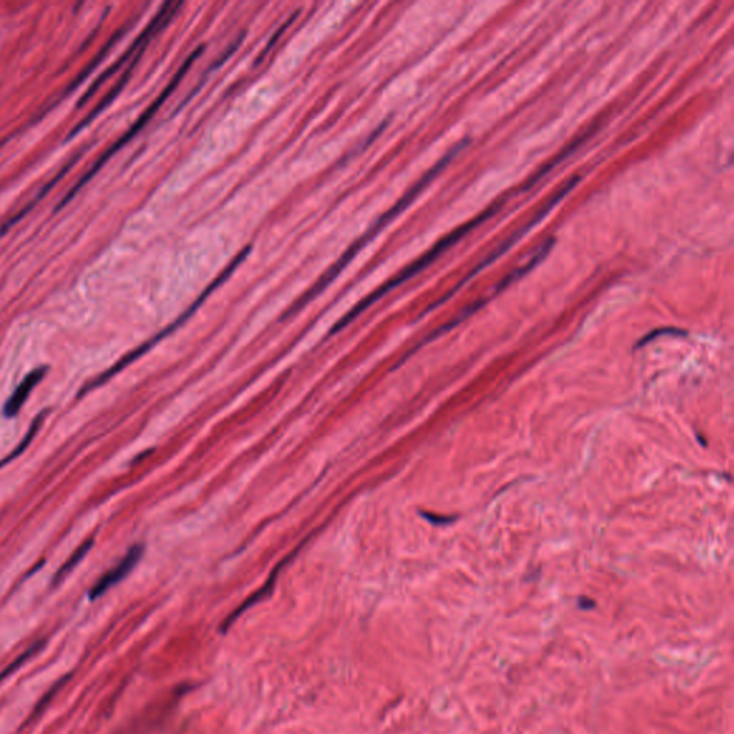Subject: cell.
Wrapping results in <instances>:
<instances>
[{
    "label": "cell",
    "mask_w": 734,
    "mask_h": 734,
    "mask_svg": "<svg viewBox=\"0 0 734 734\" xmlns=\"http://www.w3.org/2000/svg\"><path fill=\"white\" fill-rule=\"evenodd\" d=\"M468 143H469V139H468V138L463 139L462 142H459V143L455 146V148H452V150H451V151H449V153H448L442 160H440L436 165H433V168L429 170V171H427V172H426V174H425V175H423V177H422V178H420V179H419V181H418V182H416V184H415V185H413V187H412V188H410V189L403 195V197H402V199H401V200H399L393 207H391V208H390L384 215H381V217H380V218H379V220H377V221H376V223L369 228V231H367L363 237H360L355 244H352V246L346 250V253H345L343 256H341V257H340V259H338V260H337V261H336V263H334V264H333V266H331V267H330V268H328V270H327V271H326V273H324V274H323V276L316 281V283H314V285L310 287V288L304 292V295H303V296H302V297H300L295 304H292V306H291V307L284 313V316H283L281 319L285 320V319L291 317L292 314L299 313V312H300L306 304H309L313 299H316V296H319L320 292H321V291H323V290H324V288H326L331 281H334V278H336L341 271L345 270V267L350 263V260L355 259V256L359 253V250H360L362 247H365L366 244H367V242H369V241H370V239H372V238H373V237H374V235H376V234H377V232H379V231H380L386 224H389L391 220L396 218V215H399L403 210H406V208L410 206V203L418 197V195H419V194H420V192H422V191H423V189H425V188H426V187H427V185H429V184H430V182H432V181H433V179L440 174V172L444 171L445 167H448V165L451 164V161H452V160H454V158H455V157H456V155H458V154L465 148V146H466Z\"/></svg>",
    "instance_id": "6da1fadb"
},
{
    "label": "cell",
    "mask_w": 734,
    "mask_h": 734,
    "mask_svg": "<svg viewBox=\"0 0 734 734\" xmlns=\"http://www.w3.org/2000/svg\"><path fill=\"white\" fill-rule=\"evenodd\" d=\"M502 207V201H498L495 203L494 206H491V208H487L485 213H482L480 215H478L476 218H473L472 221H469L468 224L456 228L454 232H451L448 237H445L444 239H440L436 246L429 250L425 256H422L419 260H416L415 263H412L409 267H406L403 271H401L395 278H391L390 281H387L386 284H383L381 287H379L376 291H373L370 296H367L366 299H363L357 306H355L343 319H341L331 330V334L340 331L341 328H345L348 324H350L357 316H360L365 310H367L373 303H376L379 299H381L384 295H387L389 291H391L393 288H396L398 285L403 284L405 281H408L409 278H412L413 276H416L418 273L423 271L426 267H429L436 259H439L440 256H442L448 249H451L454 244H456L461 238H463L468 232H470L473 228H476L479 224H482L483 221H486L487 218H491L492 215H495L499 208Z\"/></svg>",
    "instance_id": "7a4b0ae2"
},
{
    "label": "cell",
    "mask_w": 734,
    "mask_h": 734,
    "mask_svg": "<svg viewBox=\"0 0 734 734\" xmlns=\"http://www.w3.org/2000/svg\"><path fill=\"white\" fill-rule=\"evenodd\" d=\"M579 179H581V177H574V178H571V179H569V181H568V182H567V184H565V185H564V187H562V188H561V189L554 195V197H552V199H551V200H550V201H548V203H547V204H545L540 211H538V213L535 214V217H533L528 224H525L522 228L516 230V231H515L509 238H507V239L501 244V246H499L495 251H492L491 254H489V256L486 257V260H485L483 263H480V264H479V266H478L472 273H469V274H468V276H466L461 283H458V284H456V285H455V287L448 292L446 296H444V297L440 299L439 302H436L432 307H429V309L426 310V313L430 312V310H433L434 307L440 306L442 303H445L449 297H452V296L455 295V292H456V291H458L463 284H466L470 278H473V277H475L480 270H485L487 266H491L494 261H497L502 254H505V253H507V251L514 246L515 242H518V239H521L526 232H529L531 228H532L533 225H536L538 223H540V221H541V220H543V218H544V217H545V215H547V214H548V213H550V211H551V210H552V208H554V207H555V206H557L562 199H565V195H567V194H568V192H569V191H571V189H572V188L579 182Z\"/></svg>",
    "instance_id": "3957f363"
},
{
    "label": "cell",
    "mask_w": 734,
    "mask_h": 734,
    "mask_svg": "<svg viewBox=\"0 0 734 734\" xmlns=\"http://www.w3.org/2000/svg\"><path fill=\"white\" fill-rule=\"evenodd\" d=\"M142 554H143V545L136 544V545L131 547L129 551L126 552V555L121 560V562L117 567L109 569L107 574H104L100 579L96 581V584L89 591V600L90 601L97 600L100 597H102L109 588H112L114 585L121 582L135 568V565L139 562Z\"/></svg>",
    "instance_id": "277c9868"
},
{
    "label": "cell",
    "mask_w": 734,
    "mask_h": 734,
    "mask_svg": "<svg viewBox=\"0 0 734 734\" xmlns=\"http://www.w3.org/2000/svg\"><path fill=\"white\" fill-rule=\"evenodd\" d=\"M46 372H47V367L35 369L20 381V384L15 389L12 396L5 403V408H4L5 418L12 419L20 412V409L23 408L25 402L28 401V398L30 395V391L43 380V377L46 376Z\"/></svg>",
    "instance_id": "5b68a950"
},
{
    "label": "cell",
    "mask_w": 734,
    "mask_h": 734,
    "mask_svg": "<svg viewBox=\"0 0 734 734\" xmlns=\"http://www.w3.org/2000/svg\"><path fill=\"white\" fill-rule=\"evenodd\" d=\"M93 543H95L93 538H89L88 541H85V543H83V544H82V545H81V547H79V548H78V550H76V551L69 557V560H68V561H66V562L59 568V571L54 575L52 585H58V584H61V582L68 576V574L72 572L73 568H76V565H78V564L85 558V555L92 550Z\"/></svg>",
    "instance_id": "8992f818"
},
{
    "label": "cell",
    "mask_w": 734,
    "mask_h": 734,
    "mask_svg": "<svg viewBox=\"0 0 734 734\" xmlns=\"http://www.w3.org/2000/svg\"><path fill=\"white\" fill-rule=\"evenodd\" d=\"M45 647V640H37L35 641L32 646H29L23 653H20L8 667H5L2 670V673H0V682L5 681L8 677H11L12 674H15L19 668L23 667V664H26L33 656H36L37 653H40Z\"/></svg>",
    "instance_id": "52a82bcc"
},
{
    "label": "cell",
    "mask_w": 734,
    "mask_h": 734,
    "mask_svg": "<svg viewBox=\"0 0 734 734\" xmlns=\"http://www.w3.org/2000/svg\"><path fill=\"white\" fill-rule=\"evenodd\" d=\"M45 416H46V410H43L42 413H39V416L35 418V420L32 422V425H30L28 433L25 434V437H23V440L20 442V445H19V446H18V448H16V449L9 455V456H6L4 461H0V468L6 466L11 461H15L16 458H19V456H20V455H22V454L29 448L30 442L33 440V437L36 436V433L39 432V429H40V426H42V423H43V420H45Z\"/></svg>",
    "instance_id": "ba28073f"
},
{
    "label": "cell",
    "mask_w": 734,
    "mask_h": 734,
    "mask_svg": "<svg viewBox=\"0 0 734 734\" xmlns=\"http://www.w3.org/2000/svg\"><path fill=\"white\" fill-rule=\"evenodd\" d=\"M71 678H72V674H65V675H64V677H62L57 684H54L52 689L49 690V692H47V693L40 699V702L37 703V706L33 709L32 716L28 718V724H30L35 718H37V717L43 713V710L46 709V706L55 699V696H57V694H58V693L65 687V684H66Z\"/></svg>",
    "instance_id": "9c48e42d"
},
{
    "label": "cell",
    "mask_w": 734,
    "mask_h": 734,
    "mask_svg": "<svg viewBox=\"0 0 734 734\" xmlns=\"http://www.w3.org/2000/svg\"><path fill=\"white\" fill-rule=\"evenodd\" d=\"M660 336H687V331L686 330H680V328H674V327H663V328H657L651 333H649L646 337H643L637 345H635V349H640L646 345H649L650 341L656 340L657 337Z\"/></svg>",
    "instance_id": "30bf717a"
},
{
    "label": "cell",
    "mask_w": 734,
    "mask_h": 734,
    "mask_svg": "<svg viewBox=\"0 0 734 734\" xmlns=\"http://www.w3.org/2000/svg\"><path fill=\"white\" fill-rule=\"evenodd\" d=\"M423 518H426L429 522L432 523H436V525H446V523H452L456 518L455 516H436V515H432V514H422Z\"/></svg>",
    "instance_id": "8fae6325"
}]
</instances>
